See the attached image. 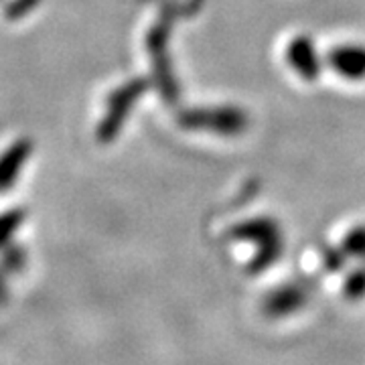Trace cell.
<instances>
[{
    "label": "cell",
    "instance_id": "5",
    "mask_svg": "<svg viewBox=\"0 0 365 365\" xmlns=\"http://www.w3.org/2000/svg\"><path fill=\"white\" fill-rule=\"evenodd\" d=\"M6 300V284H4V274L0 272V304Z\"/></svg>",
    "mask_w": 365,
    "mask_h": 365
},
{
    "label": "cell",
    "instance_id": "2",
    "mask_svg": "<svg viewBox=\"0 0 365 365\" xmlns=\"http://www.w3.org/2000/svg\"><path fill=\"white\" fill-rule=\"evenodd\" d=\"M302 292L299 290H282V292H276L272 294L268 302H266V311L268 314H272V317H282V314L292 313V311H297L300 304H302Z\"/></svg>",
    "mask_w": 365,
    "mask_h": 365
},
{
    "label": "cell",
    "instance_id": "4",
    "mask_svg": "<svg viewBox=\"0 0 365 365\" xmlns=\"http://www.w3.org/2000/svg\"><path fill=\"white\" fill-rule=\"evenodd\" d=\"M19 223V217L11 213V215H4V217H0V246H2V242L9 237V235L14 232V225Z\"/></svg>",
    "mask_w": 365,
    "mask_h": 365
},
{
    "label": "cell",
    "instance_id": "3",
    "mask_svg": "<svg viewBox=\"0 0 365 365\" xmlns=\"http://www.w3.org/2000/svg\"><path fill=\"white\" fill-rule=\"evenodd\" d=\"M23 264H25V256L21 254V250H11V252H6V256H4L2 268L9 270V272H16V270L23 268Z\"/></svg>",
    "mask_w": 365,
    "mask_h": 365
},
{
    "label": "cell",
    "instance_id": "1",
    "mask_svg": "<svg viewBox=\"0 0 365 365\" xmlns=\"http://www.w3.org/2000/svg\"><path fill=\"white\" fill-rule=\"evenodd\" d=\"M26 155H29L26 144H14L13 148L2 157L0 160V189H6L14 181V177L19 175V170L25 163Z\"/></svg>",
    "mask_w": 365,
    "mask_h": 365
}]
</instances>
